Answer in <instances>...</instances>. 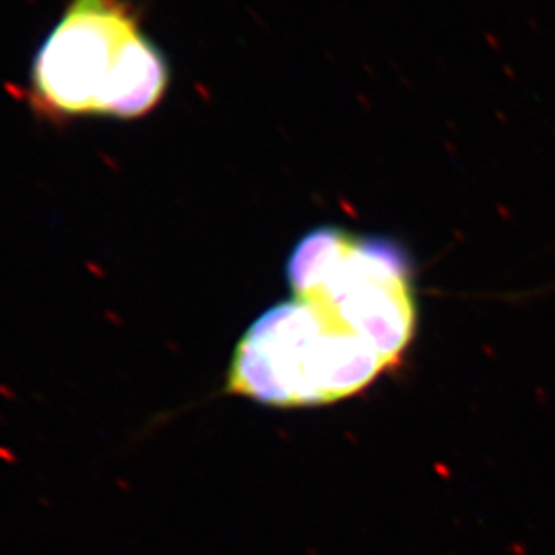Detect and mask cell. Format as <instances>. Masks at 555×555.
Masks as SVG:
<instances>
[{
	"label": "cell",
	"instance_id": "cell-3",
	"mask_svg": "<svg viewBox=\"0 0 555 555\" xmlns=\"http://www.w3.org/2000/svg\"><path fill=\"white\" fill-rule=\"evenodd\" d=\"M293 298L331 315L396 364L416 325L410 262L391 241L318 228L287 263Z\"/></svg>",
	"mask_w": 555,
	"mask_h": 555
},
{
	"label": "cell",
	"instance_id": "cell-2",
	"mask_svg": "<svg viewBox=\"0 0 555 555\" xmlns=\"http://www.w3.org/2000/svg\"><path fill=\"white\" fill-rule=\"evenodd\" d=\"M388 366L369 343L293 298L247 328L231 361L228 390L268 406H320L356 396Z\"/></svg>",
	"mask_w": 555,
	"mask_h": 555
},
{
	"label": "cell",
	"instance_id": "cell-1",
	"mask_svg": "<svg viewBox=\"0 0 555 555\" xmlns=\"http://www.w3.org/2000/svg\"><path fill=\"white\" fill-rule=\"evenodd\" d=\"M170 86L165 54L127 0H70L33 60L29 98L46 118L139 119Z\"/></svg>",
	"mask_w": 555,
	"mask_h": 555
}]
</instances>
